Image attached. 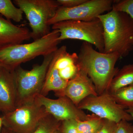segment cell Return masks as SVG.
Wrapping results in <instances>:
<instances>
[{"mask_svg":"<svg viewBox=\"0 0 133 133\" xmlns=\"http://www.w3.org/2000/svg\"><path fill=\"white\" fill-rule=\"evenodd\" d=\"M120 56L117 52L97 51L92 45L83 42L78 55L77 65L88 75L95 86L98 95L107 90L119 69L115 67Z\"/></svg>","mask_w":133,"mask_h":133,"instance_id":"cell-1","label":"cell"},{"mask_svg":"<svg viewBox=\"0 0 133 133\" xmlns=\"http://www.w3.org/2000/svg\"><path fill=\"white\" fill-rule=\"evenodd\" d=\"M104 30L106 53L117 52L126 57L133 49V19L124 12L112 9L99 16Z\"/></svg>","mask_w":133,"mask_h":133,"instance_id":"cell-2","label":"cell"},{"mask_svg":"<svg viewBox=\"0 0 133 133\" xmlns=\"http://www.w3.org/2000/svg\"><path fill=\"white\" fill-rule=\"evenodd\" d=\"M57 30L29 43L10 45L0 49V63L2 66L14 70L23 63L39 56L43 57L55 52L61 43Z\"/></svg>","mask_w":133,"mask_h":133,"instance_id":"cell-3","label":"cell"},{"mask_svg":"<svg viewBox=\"0 0 133 133\" xmlns=\"http://www.w3.org/2000/svg\"><path fill=\"white\" fill-rule=\"evenodd\" d=\"M55 52L44 57L41 64L35 65L29 70L23 69L21 65L14 70L16 90L17 107L27 102L34 101L36 97L41 94Z\"/></svg>","mask_w":133,"mask_h":133,"instance_id":"cell-4","label":"cell"},{"mask_svg":"<svg viewBox=\"0 0 133 133\" xmlns=\"http://www.w3.org/2000/svg\"><path fill=\"white\" fill-rule=\"evenodd\" d=\"M52 29L58 30L61 42L66 39L83 41L94 45L98 51L104 52V30L98 18L90 21L59 22L52 25Z\"/></svg>","mask_w":133,"mask_h":133,"instance_id":"cell-5","label":"cell"},{"mask_svg":"<svg viewBox=\"0 0 133 133\" xmlns=\"http://www.w3.org/2000/svg\"><path fill=\"white\" fill-rule=\"evenodd\" d=\"M14 3L26 15L33 40L49 33L48 22L55 15L60 6L54 0H15Z\"/></svg>","mask_w":133,"mask_h":133,"instance_id":"cell-6","label":"cell"},{"mask_svg":"<svg viewBox=\"0 0 133 133\" xmlns=\"http://www.w3.org/2000/svg\"><path fill=\"white\" fill-rule=\"evenodd\" d=\"M48 114L45 108L34 100L5 114L2 118L3 124L20 132H34L41 121Z\"/></svg>","mask_w":133,"mask_h":133,"instance_id":"cell-7","label":"cell"},{"mask_svg":"<svg viewBox=\"0 0 133 133\" xmlns=\"http://www.w3.org/2000/svg\"><path fill=\"white\" fill-rule=\"evenodd\" d=\"M114 2L112 0H87L74 7L60 6L54 16L48 22V25L52 26L64 21H91L111 10Z\"/></svg>","mask_w":133,"mask_h":133,"instance_id":"cell-8","label":"cell"},{"mask_svg":"<svg viewBox=\"0 0 133 133\" xmlns=\"http://www.w3.org/2000/svg\"><path fill=\"white\" fill-rule=\"evenodd\" d=\"M80 109L88 110L100 118L117 123L121 121H129L133 118L125 108L117 104L107 91L97 96H90L78 106Z\"/></svg>","mask_w":133,"mask_h":133,"instance_id":"cell-9","label":"cell"},{"mask_svg":"<svg viewBox=\"0 0 133 133\" xmlns=\"http://www.w3.org/2000/svg\"><path fill=\"white\" fill-rule=\"evenodd\" d=\"M35 101L43 107L49 114L60 121L68 120L84 121L90 119L94 115L86 114L65 96L54 99L39 94Z\"/></svg>","mask_w":133,"mask_h":133,"instance_id":"cell-10","label":"cell"},{"mask_svg":"<svg viewBox=\"0 0 133 133\" xmlns=\"http://www.w3.org/2000/svg\"><path fill=\"white\" fill-rule=\"evenodd\" d=\"M55 93L59 97L65 96L69 98L77 107L86 98L98 95L91 79L81 70H79L73 78L68 81L63 90Z\"/></svg>","mask_w":133,"mask_h":133,"instance_id":"cell-11","label":"cell"},{"mask_svg":"<svg viewBox=\"0 0 133 133\" xmlns=\"http://www.w3.org/2000/svg\"><path fill=\"white\" fill-rule=\"evenodd\" d=\"M17 107L14 70L3 66L0 70V111L6 114Z\"/></svg>","mask_w":133,"mask_h":133,"instance_id":"cell-12","label":"cell"},{"mask_svg":"<svg viewBox=\"0 0 133 133\" xmlns=\"http://www.w3.org/2000/svg\"><path fill=\"white\" fill-rule=\"evenodd\" d=\"M31 38L28 29L15 25L0 15V49L21 44Z\"/></svg>","mask_w":133,"mask_h":133,"instance_id":"cell-13","label":"cell"},{"mask_svg":"<svg viewBox=\"0 0 133 133\" xmlns=\"http://www.w3.org/2000/svg\"><path fill=\"white\" fill-rule=\"evenodd\" d=\"M68 82L61 78L58 70L51 62L41 94L46 97L51 91H54L55 93L61 91L65 88Z\"/></svg>","mask_w":133,"mask_h":133,"instance_id":"cell-14","label":"cell"},{"mask_svg":"<svg viewBox=\"0 0 133 133\" xmlns=\"http://www.w3.org/2000/svg\"><path fill=\"white\" fill-rule=\"evenodd\" d=\"M133 85V64L126 65L119 69L112 79L107 90L109 93Z\"/></svg>","mask_w":133,"mask_h":133,"instance_id":"cell-15","label":"cell"},{"mask_svg":"<svg viewBox=\"0 0 133 133\" xmlns=\"http://www.w3.org/2000/svg\"><path fill=\"white\" fill-rule=\"evenodd\" d=\"M23 14L10 0H0V14L7 20L19 22L22 20Z\"/></svg>","mask_w":133,"mask_h":133,"instance_id":"cell-16","label":"cell"},{"mask_svg":"<svg viewBox=\"0 0 133 133\" xmlns=\"http://www.w3.org/2000/svg\"><path fill=\"white\" fill-rule=\"evenodd\" d=\"M110 94L115 102L125 109L133 107V85Z\"/></svg>","mask_w":133,"mask_h":133,"instance_id":"cell-17","label":"cell"},{"mask_svg":"<svg viewBox=\"0 0 133 133\" xmlns=\"http://www.w3.org/2000/svg\"><path fill=\"white\" fill-rule=\"evenodd\" d=\"M104 120L94 114L87 120L77 121L79 133H97L103 125Z\"/></svg>","mask_w":133,"mask_h":133,"instance_id":"cell-18","label":"cell"},{"mask_svg":"<svg viewBox=\"0 0 133 133\" xmlns=\"http://www.w3.org/2000/svg\"><path fill=\"white\" fill-rule=\"evenodd\" d=\"M61 124L62 122L49 114L41 121L35 130L32 133H56Z\"/></svg>","mask_w":133,"mask_h":133,"instance_id":"cell-19","label":"cell"},{"mask_svg":"<svg viewBox=\"0 0 133 133\" xmlns=\"http://www.w3.org/2000/svg\"><path fill=\"white\" fill-rule=\"evenodd\" d=\"M112 9L126 13L133 19V0L114 1Z\"/></svg>","mask_w":133,"mask_h":133,"instance_id":"cell-20","label":"cell"},{"mask_svg":"<svg viewBox=\"0 0 133 133\" xmlns=\"http://www.w3.org/2000/svg\"><path fill=\"white\" fill-rule=\"evenodd\" d=\"M58 70L61 78L65 81H69L76 76L79 70L77 62V63L71 65L64 69Z\"/></svg>","mask_w":133,"mask_h":133,"instance_id":"cell-21","label":"cell"},{"mask_svg":"<svg viewBox=\"0 0 133 133\" xmlns=\"http://www.w3.org/2000/svg\"><path fill=\"white\" fill-rule=\"evenodd\" d=\"M61 133H79L77 127V121L68 120L62 122L60 126Z\"/></svg>","mask_w":133,"mask_h":133,"instance_id":"cell-22","label":"cell"},{"mask_svg":"<svg viewBox=\"0 0 133 133\" xmlns=\"http://www.w3.org/2000/svg\"><path fill=\"white\" fill-rule=\"evenodd\" d=\"M113 133H133V125L127 121H121L116 123Z\"/></svg>","mask_w":133,"mask_h":133,"instance_id":"cell-23","label":"cell"},{"mask_svg":"<svg viewBox=\"0 0 133 133\" xmlns=\"http://www.w3.org/2000/svg\"><path fill=\"white\" fill-rule=\"evenodd\" d=\"M116 124L114 122L104 119L103 125L97 133H113Z\"/></svg>","mask_w":133,"mask_h":133,"instance_id":"cell-24","label":"cell"},{"mask_svg":"<svg viewBox=\"0 0 133 133\" xmlns=\"http://www.w3.org/2000/svg\"><path fill=\"white\" fill-rule=\"evenodd\" d=\"M87 0H57L59 6L63 7L71 8L77 6L85 2Z\"/></svg>","mask_w":133,"mask_h":133,"instance_id":"cell-25","label":"cell"},{"mask_svg":"<svg viewBox=\"0 0 133 133\" xmlns=\"http://www.w3.org/2000/svg\"><path fill=\"white\" fill-rule=\"evenodd\" d=\"M126 111H127V112H128L133 118V107L126 109Z\"/></svg>","mask_w":133,"mask_h":133,"instance_id":"cell-26","label":"cell"},{"mask_svg":"<svg viewBox=\"0 0 133 133\" xmlns=\"http://www.w3.org/2000/svg\"><path fill=\"white\" fill-rule=\"evenodd\" d=\"M2 124L3 121L2 118H1V117L0 116V130H1V128Z\"/></svg>","mask_w":133,"mask_h":133,"instance_id":"cell-27","label":"cell"},{"mask_svg":"<svg viewBox=\"0 0 133 133\" xmlns=\"http://www.w3.org/2000/svg\"><path fill=\"white\" fill-rule=\"evenodd\" d=\"M2 64H1V63H0V70H1V69L3 67Z\"/></svg>","mask_w":133,"mask_h":133,"instance_id":"cell-28","label":"cell"},{"mask_svg":"<svg viewBox=\"0 0 133 133\" xmlns=\"http://www.w3.org/2000/svg\"><path fill=\"white\" fill-rule=\"evenodd\" d=\"M56 133H61V132H58V131H57Z\"/></svg>","mask_w":133,"mask_h":133,"instance_id":"cell-29","label":"cell"}]
</instances>
